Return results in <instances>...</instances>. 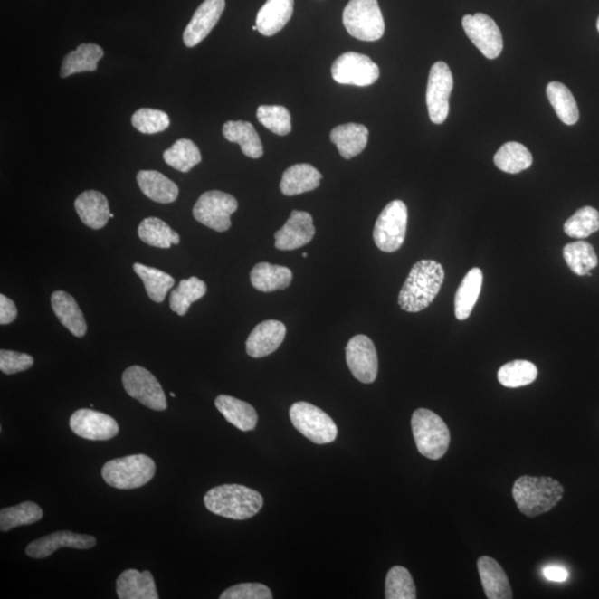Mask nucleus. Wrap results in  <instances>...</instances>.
Wrapping results in <instances>:
<instances>
[{"mask_svg": "<svg viewBox=\"0 0 599 599\" xmlns=\"http://www.w3.org/2000/svg\"><path fill=\"white\" fill-rule=\"evenodd\" d=\"M478 568L486 597L489 599L513 598L512 587H510L507 573L496 559L490 556L480 557Z\"/></svg>", "mask_w": 599, "mask_h": 599, "instance_id": "412c9836", "label": "nucleus"}, {"mask_svg": "<svg viewBox=\"0 0 599 599\" xmlns=\"http://www.w3.org/2000/svg\"><path fill=\"white\" fill-rule=\"evenodd\" d=\"M549 102L555 112L565 125H575L579 119V111L575 98L562 82H549L547 88Z\"/></svg>", "mask_w": 599, "mask_h": 599, "instance_id": "72a5a7b5", "label": "nucleus"}, {"mask_svg": "<svg viewBox=\"0 0 599 599\" xmlns=\"http://www.w3.org/2000/svg\"><path fill=\"white\" fill-rule=\"evenodd\" d=\"M302 257H303V258H307V257H308V253H307V252H304V253L302 254Z\"/></svg>", "mask_w": 599, "mask_h": 599, "instance_id": "3c124183", "label": "nucleus"}, {"mask_svg": "<svg viewBox=\"0 0 599 599\" xmlns=\"http://www.w3.org/2000/svg\"><path fill=\"white\" fill-rule=\"evenodd\" d=\"M294 0H267L255 21L258 32L271 37L281 32L292 17Z\"/></svg>", "mask_w": 599, "mask_h": 599, "instance_id": "5701e85b", "label": "nucleus"}, {"mask_svg": "<svg viewBox=\"0 0 599 599\" xmlns=\"http://www.w3.org/2000/svg\"><path fill=\"white\" fill-rule=\"evenodd\" d=\"M97 539L90 535L77 534L71 530H61L47 537L36 539L28 545L27 556L35 559H43L51 556L59 548L68 547L75 549H90L95 547Z\"/></svg>", "mask_w": 599, "mask_h": 599, "instance_id": "dca6fc26", "label": "nucleus"}, {"mask_svg": "<svg viewBox=\"0 0 599 599\" xmlns=\"http://www.w3.org/2000/svg\"><path fill=\"white\" fill-rule=\"evenodd\" d=\"M43 517V509L33 502H24L16 507L2 509L0 510V530L5 533L23 527V525L35 524Z\"/></svg>", "mask_w": 599, "mask_h": 599, "instance_id": "ea45409f", "label": "nucleus"}, {"mask_svg": "<svg viewBox=\"0 0 599 599\" xmlns=\"http://www.w3.org/2000/svg\"><path fill=\"white\" fill-rule=\"evenodd\" d=\"M346 357L348 369L357 380L366 385L376 380L379 360L370 338L363 335L353 337L347 343Z\"/></svg>", "mask_w": 599, "mask_h": 599, "instance_id": "4468645a", "label": "nucleus"}, {"mask_svg": "<svg viewBox=\"0 0 599 599\" xmlns=\"http://www.w3.org/2000/svg\"><path fill=\"white\" fill-rule=\"evenodd\" d=\"M537 367L534 363L517 360L509 362L500 367L498 379L503 386L517 389V387L527 386L533 383L537 380Z\"/></svg>", "mask_w": 599, "mask_h": 599, "instance_id": "a19ab883", "label": "nucleus"}, {"mask_svg": "<svg viewBox=\"0 0 599 599\" xmlns=\"http://www.w3.org/2000/svg\"><path fill=\"white\" fill-rule=\"evenodd\" d=\"M453 87V75H452L448 63L435 62L431 68L426 90L427 109H429L430 119L433 124H443L448 118L450 96Z\"/></svg>", "mask_w": 599, "mask_h": 599, "instance_id": "9b49d317", "label": "nucleus"}, {"mask_svg": "<svg viewBox=\"0 0 599 599\" xmlns=\"http://www.w3.org/2000/svg\"><path fill=\"white\" fill-rule=\"evenodd\" d=\"M543 575L548 581L562 583L567 581L569 573L566 568L557 566V565H549L543 569Z\"/></svg>", "mask_w": 599, "mask_h": 599, "instance_id": "8fccbe9b", "label": "nucleus"}, {"mask_svg": "<svg viewBox=\"0 0 599 599\" xmlns=\"http://www.w3.org/2000/svg\"><path fill=\"white\" fill-rule=\"evenodd\" d=\"M141 242L150 247L169 249L171 245L180 243L179 234L168 224L158 218L150 217L141 221L138 227Z\"/></svg>", "mask_w": 599, "mask_h": 599, "instance_id": "f704fd0d", "label": "nucleus"}, {"mask_svg": "<svg viewBox=\"0 0 599 599\" xmlns=\"http://www.w3.org/2000/svg\"><path fill=\"white\" fill-rule=\"evenodd\" d=\"M170 395L173 396V397H176V395H175L174 392H171V393H170Z\"/></svg>", "mask_w": 599, "mask_h": 599, "instance_id": "603ef678", "label": "nucleus"}, {"mask_svg": "<svg viewBox=\"0 0 599 599\" xmlns=\"http://www.w3.org/2000/svg\"><path fill=\"white\" fill-rule=\"evenodd\" d=\"M411 425L420 453L430 460L443 458L451 442L450 430L445 422L434 412L419 409L412 415Z\"/></svg>", "mask_w": 599, "mask_h": 599, "instance_id": "20e7f679", "label": "nucleus"}, {"mask_svg": "<svg viewBox=\"0 0 599 599\" xmlns=\"http://www.w3.org/2000/svg\"><path fill=\"white\" fill-rule=\"evenodd\" d=\"M224 8L225 0H204L196 9L193 19L185 29V45L193 48L204 41V38L218 24Z\"/></svg>", "mask_w": 599, "mask_h": 599, "instance_id": "a211bd4d", "label": "nucleus"}, {"mask_svg": "<svg viewBox=\"0 0 599 599\" xmlns=\"http://www.w3.org/2000/svg\"><path fill=\"white\" fill-rule=\"evenodd\" d=\"M215 406L229 423L243 432L252 431L258 424V414L252 404L229 395H219Z\"/></svg>", "mask_w": 599, "mask_h": 599, "instance_id": "cd10ccee", "label": "nucleus"}, {"mask_svg": "<svg viewBox=\"0 0 599 599\" xmlns=\"http://www.w3.org/2000/svg\"><path fill=\"white\" fill-rule=\"evenodd\" d=\"M73 433L90 441H108L119 433V425L114 417L95 410L81 409L71 417Z\"/></svg>", "mask_w": 599, "mask_h": 599, "instance_id": "2eb2a0df", "label": "nucleus"}, {"mask_svg": "<svg viewBox=\"0 0 599 599\" xmlns=\"http://www.w3.org/2000/svg\"><path fill=\"white\" fill-rule=\"evenodd\" d=\"M564 486L547 476H520L513 486V498L520 513L533 518L549 512L561 502Z\"/></svg>", "mask_w": 599, "mask_h": 599, "instance_id": "7ed1b4c3", "label": "nucleus"}, {"mask_svg": "<svg viewBox=\"0 0 599 599\" xmlns=\"http://www.w3.org/2000/svg\"><path fill=\"white\" fill-rule=\"evenodd\" d=\"M104 57V51L96 43H81L63 58L61 77L67 78L75 73L96 71L98 62Z\"/></svg>", "mask_w": 599, "mask_h": 599, "instance_id": "2f4dec72", "label": "nucleus"}, {"mask_svg": "<svg viewBox=\"0 0 599 599\" xmlns=\"http://www.w3.org/2000/svg\"><path fill=\"white\" fill-rule=\"evenodd\" d=\"M483 272L479 268L470 270L455 294V317L460 321L470 318L482 290Z\"/></svg>", "mask_w": 599, "mask_h": 599, "instance_id": "7c9ffc66", "label": "nucleus"}, {"mask_svg": "<svg viewBox=\"0 0 599 599\" xmlns=\"http://www.w3.org/2000/svg\"><path fill=\"white\" fill-rule=\"evenodd\" d=\"M386 599H415L416 588L411 573L402 566H395L387 573L385 581Z\"/></svg>", "mask_w": 599, "mask_h": 599, "instance_id": "79ce46f5", "label": "nucleus"}, {"mask_svg": "<svg viewBox=\"0 0 599 599\" xmlns=\"http://www.w3.org/2000/svg\"><path fill=\"white\" fill-rule=\"evenodd\" d=\"M132 126L146 135L158 134L170 126V118L165 111L142 108L131 117Z\"/></svg>", "mask_w": 599, "mask_h": 599, "instance_id": "a18cd8bd", "label": "nucleus"}, {"mask_svg": "<svg viewBox=\"0 0 599 599\" xmlns=\"http://www.w3.org/2000/svg\"><path fill=\"white\" fill-rule=\"evenodd\" d=\"M286 335L287 328L281 321H263L250 333L247 343H245L247 353L255 358L268 357L278 350Z\"/></svg>", "mask_w": 599, "mask_h": 599, "instance_id": "6ab92c4d", "label": "nucleus"}, {"mask_svg": "<svg viewBox=\"0 0 599 599\" xmlns=\"http://www.w3.org/2000/svg\"><path fill=\"white\" fill-rule=\"evenodd\" d=\"M122 385L128 395L154 411H165L166 397L156 376L145 367L132 366L122 375Z\"/></svg>", "mask_w": 599, "mask_h": 599, "instance_id": "9d476101", "label": "nucleus"}, {"mask_svg": "<svg viewBox=\"0 0 599 599\" xmlns=\"http://www.w3.org/2000/svg\"><path fill=\"white\" fill-rule=\"evenodd\" d=\"M223 134L228 141L240 145L243 155L249 158L259 159L263 156L261 139L250 122L240 120L225 122Z\"/></svg>", "mask_w": 599, "mask_h": 599, "instance_id": "c85d7f7f", "label": "nucleus"}, {"mask_svg": "<svg viewBox=\"0 0 599 599\" xmlns=\"http://www.w3.org/2000/svg\"><path fill=\"white\" fill-rule=\"evenodd\" d=\"M52 307L58 320L72 336L82 338L87 333V323L80 306L70 293L55 291L52 294Z\"/></svg>", "mask_w": 599, "mask_h": 599, "instance_id": "393cba45", "label": "nucleus"}, {"mask_svg": "<svg viewBox=\"0 0 599 599\" xmlns=\"http://www.w3.org/2000/svg\"><path fill=\"white\" fill-rule=\"evenodd\" d=\"M407 207L404 201L395 200L383 209L377 218L373 239L383 252H395L405 242Z\"/></svg>", "mask_w": 599, "mask_h": 599, "instance_id": "6e6552de", "label": "nucleus"}, {"mask_svg": "<svg viewBox=\"0 0 599 599\" xmlns=\"http://www.w3.org/2000/svg\"><path fill=\"white\" fill-rule=\"evenodd\" d=\"M75 208L82 223L93 230L104 228L110 219L109 203L100 191L82 193L75 201Z\"/></svg>", "mask_w": 599, "mask_h": 599, "instance_id": "aec40b11", "label": "nucleus"}, {"mask_svg": "<svg viewBox=\"0 0 599 599\" xmlns=\"http://www.w3.org/2000/svg\"><path fill=\"white\" fill-rule=\"evenodd\" d=\"M137 181L142 194L158 204L175 203L179 195V188L174 181L155 170H141Z\"/></svg>", "mask_w": 599, "mask_h": 599, "instance_id": "bb28decb", "label": "nucleus"}, {"mask_svg": "<svg viewBox=\"0 0 599 599\" xmlns=\"http://www.w3.org/2000/svg\"><path fill=\"white\" fill-rule=\"evenodd\" d=\"M564 259L569 269L579 277L587 276L598 264L595 250L586 242L565 245Z\"/></svg>", "mask_w": 599, "mask_h": 599, "instance_id": "58836bf2", "label": "nucleus"}, {"mask_svg": "<svg viewBox=\"0 0 599 599\" xmlns=\"http://www.w3.org/2000/svg\"><path fill=\"white\" fill-rule=\"evenodd\" d=\"M238 210V201L223 191H207L194 207V217L205 227L224 233L231 227V215Z\"/></svg>", "mask_w": 599, "mask_h": 599, "instance_id": "1a4fd4ad", "label": "nucleus"}, {"mask_svg": "<svg viewBox=\"0 0 599 599\" xmlns=\"http://www.w3.org/2000/svg\"><path fill=\"white\" fill-rule=\"evenodd\" d=\"M290 420L302 435L316 444L336 441L338 427L326 412L308 402H297L289 411Z\"/></svg>", "mask_w": 599, "mask_h": 599, "instance_id": "0eeeda50", "label": "nucleus"}, {"mask_svg": "<svg viewBox=\"0 0 599 599\" xmlns=\"http://www.w3.org/2000/svg\"><path fill=\"white\" fill-rule=\"evenodd\" d=\"M332 77L340 85L371 86L380 77V68L370 57L346 52L333 62Z\"/></svg>", "mask_w": 599, "mask_h": 599, "instance_id": "f8f14e48", "label": "nucleus"}, {"mask_svg": "<svg viewBox=\"0 0 599 599\" xmlns=\"http://www.w3.org/2000/svg\"><path fill=\"white\" fill-rule=\"evenodd\" d=\"M494 164L504 173L517 175L532 166L533 156L524 145L510 141L496 152Z\"/></svg>", "mask_w": 599, "mask_h": 599, "instance_id": "473e14b6", "label": "nucleus"}, {"mask_svg": "<svg viewBox=\"0 0 599 599\" xmlns=\"http://www.w3.org/2000/svg\"><path fill=\"white\" fill-rule=\"evenodd\" d=\"M164 159L166 165L173 166L180 173L186 174L200 164L203 157L194 141L179 139L164 152Z\"/></svg>", "mask_w": 599, "mask_h": 599, "instance_id": "4c0bfd02", "label": "nucleus"}, {"mask_svg": "<svg viewBox=\"0 0 599 599\" xmlns=\"http://www.w3.org/2000/svg\"><path fill=\"white\" fill-rule=\"evenodd\" d=\"M260 124L278 136H287L292 130L291 115L283 106H260L257 110Z\"/></svg>", "mask_w": 599, "mask_h": 599, "instance_id": "c03bdc74", "label": "nucleus"}, {"mask_svg": "<svg viewBox=\"0 0 599 599\" xmlns=\"http://www.w3.org/2000/svg\"><path fill=\"white\" fill-rule=\"evenodd\" d=\"M316 227L310 214L294 210L286 224L274 234L276 248L281 252H291L312 242Z\"/></svg>", "mask_w": 599, "mask_h": 599, "instance_id": "f3484780", "label": "nucleus"}, {"mask_svg": "<svg viewBox=\"0 0 599 599\" xmlns=\"http://www.w3.org/2000/svg\"><path fill=\"white\" fill-rule=\"evenodd\" d=\"M343 24L352 37L362 42L379 41L385 32L377 0H350L343 11Z\"/></svg>", "mask_w": 599, "mask_h": 599, "instance_id": "423d86ee", "label": "nucleus"}, {"mask_svg": "<svg viewBox=\"0 0 599 599\" xmlns=\"http://www.w3.org/2000/svg\"><path fill=\"white\" fill-rule=\"evenodd\" d=\"M117 595L120 599H158L154 576L149 571L127 569L117 579Z\"/></svg>", "mask_w": 599, "mask_h": 599, "instance_id": "4be33fe9", "label": "nucleus"}, {"mask_svg": "<svg viewBox=\"0 0 599 599\" xmlns=\"http://www.w3.org/2000/svg\"><path fill=\"white\" fill-rule=\"evenodd\" d=\"M204 502L211 513L235 520L252 518L263 507V498L258 490L239 484L211 489L205 494Z\"/></svg>", "mask_w": 599, "mask_h": 599, "instance_id": "f03ea898", "label": "nucleus"}, {"mask_svg": "<svg viewBox=\"0 0 599 599\" xmlns=\"http://www.w3.org/2000/svg\"><path fill=\"white\" fill-rule=\"evenodd\" d=\"M292 278V271L289 268L268 262L258 263L250 273L253 288L261 292L287 289L291 284Z\"/></svg>", "mask_w": 599, "mask_h": 599, "instance_id": "c756f323", "label": "nucleus"}, {"mask_svg": "<svg viewBox=\"0 0 599 599\" xmlns=\"http://www.w3.org/2000/svg\"><path fill=\"white\" fill-rule=\"evenodd\" d=\"M273 598L271 591L259 583L238 584L224 591L220 595V599H271Z\"/></svg>", "mask_w": 599, "mask_h": 599, "instance_id": "49530a36", "label": "nucleus"}, {"mask_svg": "<svg viewBox=\"0 0 599 599\" xmlns=\"http://www.w3.org/2000/svg\"><path fill=\"white\" fill-rule=\"evenodd\" d=\"M207 284L196 277L183 280L179 286L171 292V310L178 313L180 317L185 316L191 304L204 298L207 293Z\"/></svg>", "mask_w": 599, "mask_h": 599, "instance_id": "e433bc0d", "label": "nucleus"}, {"mask_svg": "<svg viewBox=\"0 0 599 599\" xmlns=\"http://www.w3.org/2000/svg\"><path fill=\"white\" fill-rule=\"evenodd\" d=\"M156 474L154 460L145 454L125 456L107 461L101 470L102 479L111 488L134 490L149 483Z\"/></svg>", "mask_w": 599, "mask_h": 599, "instance_id": "39448f33", "label": "nucleus"}, {"mask_svg": "<svg viewBox=\"0 0 599 599\" xmlns=\"http://www.w3.org/2000/svg\"><path fill=\"white\" fill-rule=\"evenodd\" d=\"M445 272L442 264L422 260L411 269L399 296V306L406 312H420L431 306L443 286Z\"/></svg>", "mask_w": 599, "mask_h": 599, "instance_id": "f257e3e1", "label": "nucleus"}, {"mask_svg": "<svg viewBox=\"0 0 599 599\" xmlns=\"http://www.w3.org/2000/svg\"><path fill=\"white\" fill-rule=\"evenodd\" d=\"M17 313L16 304L11 299L5 296V294H2L0 296V324L2 326L11 324L16 320Z\"/></svg>", "mask_w": 599, "mask_h": 599, "instance_id": "09e8293b", "label": "nucleus"}, {"mask_svg": "<svg viewBox=\"0 0 599 599\" xmlns=\"http://www.w3.org/2000/svg\"><path fill=\"white\" fill-rule=\"evenodd\" d=\"M33 366V357L26 353L16 351H0V370L5 375L11 376L27 371Z\"/></svg>", "mask_w": 599, "mask_h": 599, "instance_id": "de8ad7c7", "label": "nucleus"}, {"mask_svg": "<svg viewBox=\"0 0 599 599\" xmlns=\"http://www.w3.org/2000/svg\"><path fill=\"white\" fill-rule=\"evenodd\" d=\"M331 141L337 146L343 158L348 160L355 158L366 149L369 140V130L360 124H346L332 129Z\"/></svg>", "mask_w": 599, "mask_h": 599, "instance_id": "a878e982", "label": "nucleus"}, {"mask_svg": "<svg viewBox=\"0 0 599 599\" xmlns=\"http://www.w3.org/2000/svg\"><path fill=\"white\" fill-rule=\"evenodd\" d=\"M597 29H598V32H599V17H598V21H597Z\"/></svg>", "mask_w": 599, "mask_h": 599, "instance_id": "864d4df0", "label": "nucleus"}, {"mask_svg": "<svg viewBox=\"0 0 599 599\" xmlns=\"http://www.w3.org/2000/svg\"><path fill=\"white\" fill-rule=\"evenodd\" d=\"M599 230V213L592 207L576 211L564 224L565 233L571 238L584 239Z\"/></svg>", "mask_w": 599, "mask_h": 599, "instance_id": "37998d69", "label": "nucleus"}, {"mask_svg": "<svg viewBox=\"0 0 599 599\" xmlns=\"http://www.w3.org/2000/svg\"><path fill=\"white\" fill-rule=\"evenodd\" d=\"M134 270L144 282L147 294L152 301L164 302L166 294L175 286V279L159 269L147 267L141 263H135Z\"/></svg>", "mask_w": 599, "mask_h": 599, "instance_id": "c9c22d12", "label": "nucleus"}, {"mask_svg": "<svg viewBox=\"0 0 599 599\" xmlns=\"http://www.w3.org/2000/svg\"><path fill=\"white\" fill-rule=\"evenodd\" d=\"M322 178L320 171L311 165H294L284 171L280 189L288 196L310 193L320 186Z\"/></svg>", "mask_w": 599, "mask_h": 599, "instance_id": "b1692460", "label": "nucleus"}, {"mask_svg": "<svg viewBox=\"0 0 599 599\" xmlns=\"http://www.w3.org/2000/svg\"><path fill=\"white\" fill-rule=\"evenodd\" d=\"M461 24L466 35L486 58L495 59L502 53V33L488 14L480 13L466 14Z\"/></svg>", "mask_w": 599, "mask_h": 599, "instance_id": "ddd939ff", "label": "nucleus"}]
</instances>
